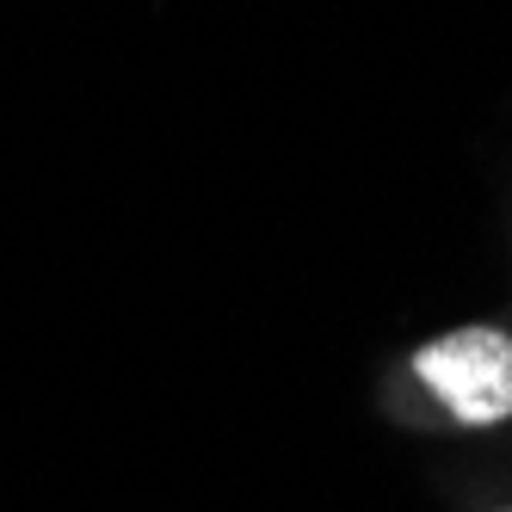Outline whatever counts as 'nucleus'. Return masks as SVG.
<instances>
[{
  "mask_svg": "<svg viewBox=\"0 0 512 512\" xmlns=\"http://www.w3.org/2000/svg\"><path fill=\"white\" fill-rule=\"evenodd\" d=\"M414 377L445 401L463 426L512 420V340L494 327H457L414 352Z\"/></svg>",
  "mask_w": 512,
  "mask_h": 512,
  "instance_id": "f257e3e1",
  "label": "nucleus"
}]
</instances>
